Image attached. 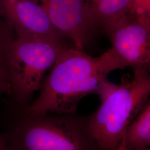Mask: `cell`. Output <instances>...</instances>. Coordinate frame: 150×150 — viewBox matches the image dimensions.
Listing matches in <instances>:
<instances>
[{
	"mask_svg": "<svg viewBox=\"0 0 150 150\" xmlns=\"http://www.w3.org/2000/svg\"><path fill=\"white\" fill-rule=\"evenodd\" d=\"M40 87L37 99L26 109L31 114L74 115L81 100L95 93L112 71L122 69L108 50L93 57L83 50L64 48Z\"/></svg>",
	"mask_w": 150,
	"mask_h": 150,
	"instance_id": "cell-1",
	"label": "cell"
},
{
	"mask_svg": "<svg viewBox=\"0 0 150 150\" xmlns=\"http://www.w3.org/2000/svg\"><path fill=\"white\" fill-rule=\"evenodd\" d=\"M4 107L8 150H101L88 130V117L34 115L10 100Z\"/></svg>",
	"mask_w": 150,
	"mask_h": 150,
	"instance_id": "cell-2",
	"label": "cell"
},
{
	"mask_svg": "<svg viewBox=\"0 0 150 150\" xmlns=\"http://www.w3.org/2000/svg\"><path fill=\"white\" fill-rule=\"evenodd\" d=\"M149 66L134 69L132 77L122 79L120 84L108 79L97 94L101 103L88 117V128L101 150H115L129 123L149 100Z\"/></svg>",
	"mask_w": 150,
	"mask_h": 150,
	"instance_id": "cell-3",
	"label": "cell"
},
{
	"mask_svg": "<svg viewBox=\"0 0 150 150\" xmlns=\"http://www.w3.org/2000/svg\"><path fill=\"white\" fill-rule=\"evenodd\" d=\"M66 46L62 41L16 36L9 51L7 73L10 101L25 107L40 90L43 76Z\"/></svg>",
	"mask_w": 150,
	"mask_h": 150,
	"instance_id": "cell-4",
	"label": "cell"
},
{
	"mask_svg": "<svg viewBox=\"0 0 150 150\" xmlns=\"http://www.w3.org/2000/svg\"><path fill=\"white\" fill-rule=\"evenodd\" d=\"M104 30L111 43L108 50L122 69L149 66L150 17L129 13Z\"/></svg>",
	"mask_w": 150,
	"mask_h": 150,
	"instance_id": "cell-5",
	"label": "cell"
},
{
	"mask_svg": "<svg viewBox=\"0 0 150 150\" xmlns=\"http://www.w3.org/2000/svg\"><path fill=\"white\" fill-rule=\"evenodd\" d=\"M47 13L54 27L70 38L75 48L83 50L96 26L92 0H32Z\"/></svg>",
	"mask_w": 150,
	"mask_h": 150,
	"instance_id": "cell-6",
	"label": "cell"
},
{
	"mask_svg": "<svg viewBox=\"0 0 150 150\" xmlns=\"http://www.w3.org/2000/svg\"><path fill=\"white\" fill-rule=\"evenodd\" d=\"M0 16L13 28L16 36L62 41L42 8L32 0H0Z\"/></svg>",
	"mask_w": 150,
	"mask_h": 150,
	"instance_id": "cell-7",
	"label": "cell"
},
{
	"mask_svg": "<svg viewBox=\"0 0 150 150\" xmlns=\"http://www.w3.org/2000/svg\"><path fill=\"white\" fill-rule=\"evenodd\" d=\"M124 141L127 150L150 148V100L127 126L124 135Z\"/></svg>",
	"mask_w": 150,
	"mask_h": 150,
	"instance_id": "cell-8",
	"label": "cell"
},
{
	"mask_svg": "<svg viewBox=\"0 0 150 150\" xmlns=\"http://www.w3.org/2000/svg\"><path fill=\"white\" fill-rule=\"evenodd\" d=\"M132 0H92L97 26L103 28L129 13Z\"/></svg>",
	"mask_w": 150,
	"mask_h": 150,
	"instance_id": "cell-9",
	"label": "cell"
},
{
	"mask_svg": "<svg viewBox=\"0 0 150 150\" xmlns=\"http://www.w3.org/2000/svg\"><path fill=\"white\" fill-rule=\"evenodd\" d=\"M15 38L16 35L13 28L0 16V71L7 77L9 51Z\"/></svg>",
	"mask_w": 150,
	"mask_h": 150,
	"instance_id": "cell-10",
	"label": "cell"
},
{
	"mask_svg": "<svg viewBox=\"0 0 150 150\" xmlns=\"http://www.w3.org/2000/svg\"><path fill=\"white\" fill-rule=\"evenodd\" d=\"M129 13L137 17H150V0H132Z\"/></svg>",
	"mask_w": 150,
	"mask_h": 150,
	"instance_id": "cell-11",
	"label": "cell"
},
{
	"mask_svg": "<svg viewBox=\"0 0 150 150\" xmlns=\"http://www.w3.org/2000/svg\"><path fill=\"white\" fill-rule=\"evenodd\" d=\"M0 150H8L6 120L4 107L0 110Z\"/></svg>",
	"mask_w": 150,
	"mask_h": 150,
	"instance_id": "cell-12",
	"label": "cell"
},
{
	"mask_svg": "<svg viewBox=\"0 0 150 150\" xmlns=\"http://www.w3.org/2000/svg\"><path fill=\"white\" fill-rule=\"evenodd\" d=\"M10 92L11 87L8 78L0 71V96L5 94L9 95Z\"/></svg>",
	"mask_w": 150,
	"mask_h": 150,
	"instance_id": "cell-13",
	"label": "cell"
},
{
	"mask_svg": "<svg viewBox=\"0 0 150 150\" xmlns=\"http://www.w3.org/2000/svg\"><path fill=\"white\" fill-rule=\"evenodd\" d=\"M125 135V134H124ZM124 135H123V137L121 139L120 144L118 145V147H117V149L115 150H127L126 149L125 145V141H124Z\"/></svg>",
	"mask_w": 150,
	"mask_h": 150,
	"instance_id": "cell-14",
	"label": "cell"
},
{
	"mask_svg": "<svg viewBox=\"0 0 150 150\" xmlns=\"http://www.w3.org/2000/svg\"><path fill=\"white\" fill-rule=\"evenodd\" d=\"M141 150H150V148H146V149H144Z\"/></svg>",
	"mask_w": 150,
	"mask_h": 150,
	"instance_id": "cell-15",
	"label": "cell"
}]
</instances>
